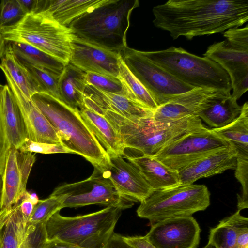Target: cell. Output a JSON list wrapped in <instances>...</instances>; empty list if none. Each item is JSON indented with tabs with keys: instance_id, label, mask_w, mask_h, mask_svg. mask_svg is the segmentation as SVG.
Instances as JSON below:
<instances>
[{
	"instance_id": "6da1fadb",
	"label": "cell",
	"mask_w": 248,
	"mask_h": 248,
	"mask_svg": "<svg viewBox=\"0 0 248 248\" xmlns=\"http://www.w3.org/2000/svg\"><path fill=\"white\" fill-rule=\"evenodd\" d=\"M154 25L173 39L223 32L248 21V1L169 0L152 9Z\"/></svg>"
},
{
	"instance_id": "7a4b0ae2",
	"label": "cell",
	"mask_w": 248,
	"mask_h": 248,
	"mask_svg": "<svg viewBox=\"0 0 248 248\" xmlns=\"http://www.w3.org/2000/svg\"><path fill=\"white\" fill-rule=\"evenodd\" d=\"M31 100L55 129L62 145L81 155L101 172L110 164V157L87 126L79 110L45 93H37Z\"/></svg>"
},
{
	"instance_id": "3957f363",
	"label": "cell",
	"mask_w": 248,
	"mask_h": 248,
	"mask_svg": "<svg viewBox=\"0 0 248 248\" xmlns=\"http://www.w3.org/2000/svg\"><path fill=\"white\" fill-rule=\"evenodd\" d=\"M138 0H106L72 21L68 27L77 37L93 45L120 53L127 47L126 33Z\"/></svg>"
},
{
	"instance_id": "277c9868",
	"label": "cell",
	"mask_w": 248,
	"mask_h": 248,
	"mask_svg": "<svg viewBox=\"0 0 248 248\" xmlns=\"http://www.w3.org/2000/svg\"><path fill=\"white\" fill-rule=\"evenodd\" d=\"M104 116L115 129L124 149L148 155H155L184 135L204 127L196 115L160 125L154 124L152 118L132 121L110 111H106Z\"/></svg>"
},
{
	"instance_id": "5b68a950",
	"label": "cell",
	"mask_w": 248,
	"mask_h": 248,
	"mask_svg": "<svg viewBox=\"0 0 248 248\" xmlns=\"http://www.w3.org/2000/svg\"><path fill=\"white\" fill-rule=\"evenodd\" d=\"M122 210L108 206L72 217L62 216L58 211L46 222L47 240L57 239L82 248H103L114 232Z\"/></svg>"
},
{
	"instance_id": "8992f818",
	"label": "cell",
	"mask_w": 248,
	"mask_h": 248,
	"mask_svg": "<svg viewBox=\"0 0 248 248\" xmlns=\"http://www.w3.org/2000/svg\"><path fill=\"white\" fill-rule=\"evenodd\" d=\"M142 53L177 79L193 87L230 93L227 73L217 63L206 57L189 53L181 47Z\"/></svg>"
},
{
	"instance_id": "52a82bcc",
	"label": "cell",
	"mask_w": 248,
	"mask_h": 248,
	"mask_svg": "<svg viewBox=\"0 0 248 248\" xmlns=\"http://www.w3.org/2000/svg\"><path fill=\"white\" fill-rule=\"evenodd\" d=\"M0 31L7 42L32 46L65 65L70 62L74 35L72 30L41 13L26 14L17 21L0 27Z\"/></svg>"
},
{
	"instance_id": "ba28073f",
	"label": "cell",
	"mask_w": 248,
	"mask_h": 248,
	"mask_svg": "<svg viewBox=\"0 0 248 248\" xmlns=\"http://www.w3.org/2000/svg\"><path fill=\"white\" fill-rule=\"evenodd\" d=\"M210 194L204 185H180L154 190L137 210L140 218L152 222L174 217L190 216L205 210L210 203Z\"/></svg>"
},
{
	"instance_id": "9c48e42d",
	"label": "cell",
	"mask_w": 248,
	"mask_h": 248,
	"mask_svg": "<svg viewBox=\"0 0 248 248\" xmlns=\"http://www.w3.org/2000/svg\"><path fill=\"white\" fill-rule=\"evenodd\" d=\"M130 71L145 87L158 107L194 88L177 79L145 57L141 51L126 47L120 53Z\"/></svg>"
},
{
	"instance_id": "30bf717a",
	"label": "cell",
	"mask_w": 248,
	"mask_h": 248,
	"mask_svg": "<svg viewBox=\"0 0 248 248\" xmlns=\"http://www.w3.org/2000/svg\"><path fill=\"white\" fill-rule=\"evenodd\" d=\"M62 194L66 195L62 208L101 204L124 210L131 208L135 202L119 194L110 180L95 168L88 178L60 185L50 195Z\"/></svg>"
},
{
	"instance_id": "8fae6325",
	"label": "cell",
	"mask_w": 248,
	"mask_h": 248,
	"mask_svg": "<svg viewBox=\"0 0 248 248\" xmlns=\"http://www.w3.org/2000/svg\"><path fill=\"white\" fill-rule=\"evenodd\" d=\"M232 144L204 126L184 135L152 156L178 172L193 162Z\"/></svg>"
},
{
	"instance_id": "7c38bea8",
	"label": "cell",
	"mask_w": 248,
	"mask_h": 248,
	"mask_svg": "<svg viewBox=\"0 0 248 248\" xmlns=\"http://www.w3.org/2000/svg\"><path fill=\"white\" fill-rule=\"evenodd\" d=\"M200 232L193 217L182 216L155 223L144 236L156 248H197Z\"/></svg>"
},
{
	"instance_id": "4fadbf2b",
	"label": "cell",
	"mask_w": 248,
	"mask_h": 248,
	"mask_svg": "<svg viewBox=\"0 0 248 248\" xmlns=\"http://www.w3.org/2000/svg\"><path fill=\"white\" fill-rule=\"evenodd\" d=\"M35 160V153L10 148L2 176L0 210L11 208L23 197L27 191L28 180Z\"/></svg>"
},
{
	"instance_id": "5bb4252c",
	"label": "cell",
	"mask_w": 248,
	"mask_h": 248,
	"mask_svg": "<svg viewBox=\"0 0 248 248\" xmlns=\"http://www.w3.org/2000/svg\"><path fill=\"white\" fill-rule=\"evenodd\" d=\"M120 53L100 47L74 35L69 63L84 72L117 78Z\"/></svg>"
},
{
	"instance_id": "9a60e30c",
	"label": "cell",
	"mask_w": 248,
	"mask_h": 248,
	"mask_svg": "<svg viewBox=\"0 0 248 248\" xmlns=\"http://www.w3.org/2000/svg\"><path fill=\"white\" fill-rule=\"evenodd\" d=\"M84 101L85 108L101 115L110 111L132 121L151 119L154 112L124 95L106 92L89 84L84 91Z\"/></svg>"
},
{
	"instance_id": "2e32d148",
	"label": "cell",
	"mask_w": 248,
	"mask_h": 248,
	"mask_svg": "<svg viewBox=\"0 0 248 248\" xmlns=\"http://www.w3.org/2000/svg\"><path fill=\"white\" fill-rule=\"evenodd\" d=\"M102 173L119 194L135 202H140L153 190L137 167L122 156H110L108 167Z\"/></svg>"
},
{
	"instance_id": "e0dca14e",
	"label": "cell",
	"mask_w": 248,
	"mask_h": 248,
	"mask_svg": "<svg viewBox=\"0 0 248 248\" xmlns=\"http://www.w3.org/2000/svg\"><path fill=\"white\" fill-rule=\"evenodd\" d=\"M5 78L23 116L29 139L37 142L62 145L55 129L31 99L26 97L11 79Z\"/></svg>"
},
{
	"instance_id": "ac0fdd59",
	"label": "cell",
	"mask_w": 248,
	"mask_h": 248,
	"mask_svg": "<svg viewBox=\"0 0 248 248\" xmlns=\"http://www.w3.org/2000/svg\"><path fill=\"white\" fill-rule=\"evenodd\" d=\"M238 151L233 144L201 158L178 171L180 185L192 184L197 180L235 170Z\"/></svg>"
},
{
	"instance_id": "d6986e66",
	"label": "cell",
	"mask_w": 248,
	"mask_h": 248,
	"mask_svg": "<svg viewBox=\"0 0 248 248\" xmlns=\"http://www.w3.org/2000/svg\"><path fill=\"white\" fill-rule=\"evenodd\" d=\"M106 0H37L34 13H41L60 24L67 26L81 15Z\"/></svg>"
},
{
	"instance_id": "ffe728a7",
	"label": "cell",
	"mask_w": 248,
	"mask_h": 248,
	"mask_svg": "<svg viewBox=\"0 0 248 248\" xmlns=\"http://www.w3.org/2000/svg\"><path fill=\"white\" fill-rule=\"evenodd\" d=\"M0 104L10 146L19 149L29 139L27 130L10 88L0 83Z\"/></svg>"
},
{
	"instance_id": "44dd1931",
	"label": "cell",
	"mask_w": 248,
	"mask_h": 248,
	"mask_svg": "<svg viewBox=\"0 0 248 248\" xmlns=\"http://www.w3.org/2000/svg\"><path fill=\"white\" fill-rule=\"evenodd\" d=\"M124 155L128 161L139 170L153 190L171 188L180 185L178 172L170 169L153 156Z\"/></svg>"
},
{
	"instance_id": "7402d4cb",
	"label": "cell",
	"mask_w": 248,
	"mask_h": 248,
	"mask_svg": "<svg viewBox=\"0 0 248 248\" xmlns=\"http://www.w3.org/2000/svg\"><path fill=\"white\" fill-rule=\"evenodd\" d=\"M82 119L105 149L109 157L124 154L120 138L114 128L102 115L87 108L79 110Z\"/></svg>"
},
{
	"instance_id": "603a6c76",
	"label": "cell",
	"mask_w": 248,
	"mask_h": 248,
	"mask_svg": "<svg viewBox=\"0 0 248 248\" xmlns=\"http://www.w3.org/2000/svg\"><path fill=\"white\" fill-rule=\"evenodd\" d=\"M0 63V69L5 77L11 79L27 98L31 99L37 93H43L40 85L26 65L14 53L7 42L6 51Z\"/></svg>"
},
{
	"instance_id": "cb8c5ba5",
	"label": "cell",
	"mask_w": 248,
	"mask_h": 248,
	"mask_svg": "<svg viewBox=\"0 0 248 248\" xmlns=\"http://www.w3.org/2000/svg\"><path fill=\"white\" fill-rule=\"evenodd\" d=\"M240 106L230 93L224 92L212 98L197 115L213 128L225 126L232 122L241 113Z\"/></svg>"
},
{
	"instance_id": "d4e9b609",
	"label": "cell",
	"mask_w": 248,
	"mask_h": 248,
	"mask_svg": "<svg viewBox=\"0 0 248 248\" xmlns=\"http://www.w3.org/2000/svg\"><path fill=\"white\" fill-rule=\"evenodd\" d=\"M86 73L69 63L60 76L58 87L60 101L79 110L85 108L84 91Z\"/></svg>"
},
{
	"instance_id": "484cf974",
	"label": "cell",
	"mask_w": 248,
	"mask_h": 248,
	"mask_svg": "<svg viewBox=\"0 0 248 248\" xmlns=\"http://www.w3.org/2000/svg\"><path fill=\"white\" fill-rule=\"evenodd\" d=\"M203 56L219 64L228 75L248 67V50L226 40L209 46Z\"/></svg>"
},
{
	"instance_id": "4316f807",
	"label": "cell",
	"mask_w": 248,
	"mask_h": 248,
	"mask_svg": "<svg viewBox=\"0 0 248 248\" xmlns=\"http://www.w3.org/2000/svg\"><path fill=\"white\" fill-rule=\"evenodd\" d=\"M27 223L19 202L11 208L0 210V248H20Z\"/></svg>"
},
{
	"instance_id": "83f0119b",
	"label": "cell",
	"mask_w": 248,
	"mask_h": 248,
	"mask_svg": "<svg viewBox=\"0 0 248 248\" xmlns=\"http://www.w3.org/2000/svg\"><path fill=\"white\" fill-rule=\"evenodd\" d=\"M240 210L221 221L209 232L208 243L215 248H236V241L240 229L248 225V218Z\"/></svg>"
},
{
	"instance_id": "f1b7e54d",
	"label": "cell",
	"mask_w": 248,
	"mask_h": 248,
	"mask_svg": "<svg viewBox=\"0 0 248 248\" xmlns=\"http://www.w3.org/2000/svg\"><path fill=\"white\" fill-rule=\"evenodd\" d=\"M10 43L15 55L24 64L46 69L58 76L63 71L65 65L45 52L28 44Z\"/></svg>"
},
{
	"instance_id": "f546056e",
	"label": "cell",
	"mask_w": 248,
	"mask_h": 248,
	"mask_svg": "<svg viewBox=\"0 0 248 248\" xmlns=\"http://www.w3.org/2000/svg\"><path fill=\"white\" fill-rule=\"evenodd\" d=\"M210 129L222 139L232 143L238 153L248 154V102L242 106L240 114L232 122Z\"/></svg>"
},
{
	"instance_id": "4dcf8cb0",
	"label": "cell",
	"mask_w": 248,
	"mask_h": 248,
	"mask_svg": "<svg viewBox=\"0 0 248 248\" xmlns=\"http://www.w3.org/2000/svg\"><path fill=\"white\" fill-rule=\"evenodd\" d=\"M117 78L123 85L124 96L146 109L154 111L158 108L148 92L128 68L121 56Z\"/></svg>"
},
{
	"instance_id": "1f68e13d",
	"label": "cell",
	"mask_w": 248,
	"mask_h": 248,
	"mask_svg": "<svg viewBox=\"0 0 248 248\" xmlns=\"http://www.w3.org/2000/svg\"><path fill=\"white\" fill-rule=\"evenodd\" d=\"M194 114L186 106L172 99L154 111L152 120L155 125L171 123Z\"/></svg>"
},
{
	"instance_id": "d6a6232c",
	"label": "cell",
	"mask_w": 248,
	"mask_h": 248,
	"mask_svg": "<svg viewBox=\"0 0 248 248\" xmlns=\"http://www.w3.org/2000/svg\"><path fill=\"white\" fill-rule=\"evenodd\" d=\"M65 198L64 194L50 195L46 199L39 200L34 206L27 223L46 222L55 213L62 209V204Z\"/></svg>"
},
{
	"instance_id": "836d02e7",
	"label": "cell",
	"mask_w": 248,
	"mask_h": 248,
	"mask_svg": "<svg viewBox=\"0 0 248 248\" xmlns=\"http://www.w3.org/2000/svg\"><path fill=\"white\" fill-rule=\"evenodd\" d=\"M37 81L43 93L60 100L58 87L60 76L46 69L24 64Z\"/></svg>"
},
{
	"instance_id": "e575fe53",
	"label": "cell",
	"mask_w": 248,
	"mask_h": 248,
	"mask_svg": "<svg viewBox=\"0 0 248 248\" xmlns=\"http://www.w3.org/2000/svg\"><path fill=\"white\" fill-rule=\"evenodd\" d=\"M235 176L240 182L242 192L237 197V209L242 210L248 207V154L238 153Z\"/></svg>"
},
{
	"instance_id": "d590c367",
	"label": "cell",
	"mask_w": 248,
	"mask_h": 248,
	"mask_svg": "<svg viewBox=\"0 0 248 248\" xmlns=\"http://www.w3.org/2000/svg\"><path fill=\"white\" fill-rule=\"evenodd\" d=\"M46 224L27 223L20 248H44L48 240Z\"/></svg>"
},
{
	"instance_id": "8d00e7d4",
	"label": "cell",
	"mask_w": 248,
	"mask_h": 248,
	"mask_svg": "<svg viewBox=\"0 0 248 248\" xmlns=\"http://www.w3.org/2000/svg\"><path fill=\"white\" fill-rule=\"evenodd\" d=\"M85 79L87 84L101 90L124 95V88L117 78L93 72H86Z\"/></svg>"
},
{
	"instance_id": "74e56055",
	"label": "cell",
	"mask_w": 248,
	"mask_h": 248,
	"mask_svg": "<svg viewBox=\"0 0 248 248\" xmlns=\"http://www.w3.org/2000/svg\"><path fill=\"white\" fill-rule=\"evenodd\" d=\"M25 15L18 0H2L0 3V27L17 21Z\"/></svg>"
},
{
	"instance_id": "f35d334b",
	"label": "cell",
	"mask_w": 248,
	"mask_h": 248,
	"mask_svg": "<svg viewBox=\"0 0 248 248\" xmlns=\"http://www.w3.org/2000/svg\"><path fill=\"white\" fill-rule=\"evenodd\" d=\"M18 150L23 152H28L35 154H73L71 151L62 145L37 142L29 139L27 140Z\"/></svg>"
},
{
	"instance_id": "ab89813d",
	"label": "cell",
	"mask_w": 248,
	"mask_h": 248,
	"mask_svg": "<svg viewBox=\"0 0 248 248\" xmlns=\"http://www.w3.org/2000/svg\"><path fill=\"white\" fill-rule=\"evenodd\" d=\"M226 40L231 44L248 50V25L239 28H233L226 30L223 33Z\"/></svg>"
},
{
	"instance_id": "60d3db41",
	"label": "cell",
	"mask_w": 248,
	"mask_h": 248,
	"mask_svg": "<svg viewBox=\"0 0 248 248\" xmlns=\"http://www.w3.org/2000/svg\"><path fill=\"white\" fill-rule=\"evenodd\" d=\"M11 147L0 104V176L4 172L7 156Z\"/></svg>"
},
{
	"instance_id": "b9f144b4",
	"label": "cell",
	"mask_w": 248,
	"mask_h": 248,
	"mask_svg": "<svg viewBox=\"0 0 248 248\" xmlns=\"http://www.w3.org/2000/svg\"><path fill=\"white\" fill-rule=\"evenodd\" d=\"M19 205L23 219L26 223L27 224L34 207L35 205L29 198L28 191H27L23 197L19 201Z\"/></svg>"
},
{
	"instance_id": "7bdbcfd3",
	"label": "cell",
	"mask_w": 248,
	"mask_h": 248,
	"mask_svg": "<svg viewBox=\"0 0 248 248\" xmlns=\"http://www.w3.org/2000/svg\"><path fill=\"white\" fill-rule=\"evenodd\" d=\"M124 240L133 248H156L144 236H124Z\"/></svg>"
},
{
	"instance_id": "ee69618b",
	"label": "cell",
	"mask_w": 248,
	"mask_h": 248,
	"mask_svg": "<svg viewBox=\"0 0 248 248\" xmlns=\"http://www.w3.org/2000/svg\"><path fill=\"white\" fill-rule=\"evenodd\" d=\"M103 248H133L126 243L123 236L113 232Z\"/></svg>"
},
{
	"instance_id": "f6af8a7d",
	"label": "cell",
	"mask_w": 248,
	"mask_h": 248,
	"mask_svg": "<svg viewBox=\"0 0 248 248\" xmlns=\"http://www.w3.org/2000/svg\"><path fill=\"white\" fill-rule=\"evenodd\" d=\"M44 248H82L68 242L57 239L47 240Z\"/></svg>"
},
{
	"instance_id": "bcb514c9",
	"label": "cell",
	"mask_w": 248,
	"mask_h": 248,
	"mask_svg": "<svg viewBox=\"0 0 248 248\" xmlns=\"http://www.w3.org/2000/svg\"><path fill=\"white\" fill-rule=\"evenodd\" d=\"M25 13L34 12L36 8L37 0H18Z\"/></svg>"
},
{
	"instance_id": "7dc6e473",
	"label": "cell",
	"mask_w": 248,
	"mask_h": 248,
	"mask_svg": "<svg viewBox=\"0 0 248 248\" xmlns=\"http://www.w3.org/2000/svg\"><path fill=\"white\" fill-rule=\"evenodd\" d=\"M7 42L5 40L2 33L0 31V60L5 54Z\"/></svg>"
},
{
	"instance_id": "c3c4849f",
	"label": "cell",
	"mask_w": 248,
	"mask_h": 248,
	"mask_svg": "<svg viewBox=\"0 0 248 248\" xmlns=\"http://www.w3.org/2000/svg\"><path fill=\"white\" fill-rule=\"evenodd\" d=\"M2 188V176H0V197H1V195Z\"/></svg>"
},
{
	"instance_id": "681fc988",
	"label": "cell",
	"mask_w": 248,
	"mask_h": 248,
	"mask_svg": "<svg viewBox=\"0 0 248 248\" xmlns=\"http://www.w3.org/2000/svg\"><path fill=\"white\" fill-rule=\"evenodd\" d=\"M203 248H215L212 245L208 243Z\"/></svg>"
}]
</instances>
